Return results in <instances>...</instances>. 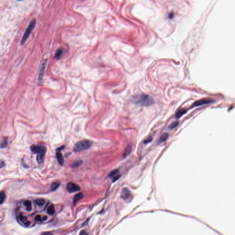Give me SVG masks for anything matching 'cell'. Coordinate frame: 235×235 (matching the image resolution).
<instances>
[{"label": "cell", "instance_id": "cell-1", "mask_svg": "<svg viewBox=\"0 0 235 235\" xmlns=\"http://www.w3.org/2000/svg\"><path fill=\"white\" fill-rule=\"evenodd\" d=\"M131 102L134 104L142 106H149L154 103L153 98L147 94H141L136 95L132 97Z\"/></svg>", "mask_w": 235, "mask_h": 235}, {"label": "cell", "instance_id": "cell-2", "mask_svg": "<svg viewBox=\"0 0 235 235\" xmlns=\"http://www.w3.org/2000/svg\"><path fill=\"white\" fill-rule=\"evenodd\" d=\"M36 24V21L35 19H33L31 21L30 24H28V26L26 29V31L23 34L22 39L21 40L20 44L21 45H23L26 41L27 40L28 37L30 36L32 31H33L35 28Z\"/></svg>", "mask_w": 235, "mask_h": 235}, {"label": "cell", "instance_id": "cell-3", "mask_svg": "<svg viewBox=\"0 0 235 235\" xmlns=\"http://www.w3.org/2000/svg\"><path fill=\"white\" fill-rule=\"evenodd\" d=\"M92 142L90 141L83 140L77 142L73 148L74 152H80L87 150L91 147Z\"/></svg>", "mask_w": 235, "mask_h": 235}, {"label": "cell", "instance_id": "cell-4", "mask_svg": "<svg viewBox=\"0 0 235 235\" xmlns=\"http://www.w3.org/2000/svg\"><path fill=\"white\" fill-rule=\"evenodd\" d=\"M47 59H45L44 60H43V61L41 63V66H40L38 80H37L38 85H40L42 84V80H43V77L44 73V71L45 70V66L47 64Z\"/></svg>", "mask_w": 235, "mask_h": 235}, {"label": "cell", "instance_id": "cell-5", "mask_svg": "<svg viewBox=\"0 0 235 235\" xmlns=\"http://www.w3.org/2000/svg\"><path fill=\"white\" fill-rule=\"evenodd\" d=\"M212 102H213V100L212 99H207V98L200 99V100H199L195 102H194L192 106V109L195 108V107L204 105L211 104Z\"/></svg>", "mask_w": 235, "mask_h": 235}, {"label": "cell", "instance_id": "cell-6", "mask_svg": "<svg viewBox=\"0 0 235 235\" xmlns=\"http://www.w3.org/2000/svg\"><path fill=\"white\" fill-rule=\"evenodd\" d=\"M67 190L70 193H73L80 190V187L78 185L73 182L67 183L66 187Z\"/></svg>", "mask_w": 235, "mask_h": 235}, {"label": "cell", "instance_id": "cell-7", "mask_svg": "<svg viewBox=\"0 0 235 235\" xmlns=\"http://www.w3.org/2000/svg\"><path fill=\"white\" fill-rule=\"evenodd\" d=\"M131 196V191L127 188H124L121 192V197L124 200H126L130 198Z\"/></svg>", "mask_w": 235, "mask_h": 235}, {"label": "cell", "instance_id": "cell-8", "mask_svg": "<svg viewBox=\"0 0 235 235\" xmlns=\"http://www.w3.org/2000/svg\"><path fill=\"white\" fill-rule=\"evenodd\" d=\"M46 152H47V148H45L40 153H39V154H37V156H36V160H37V162L39 164L43 163Z\"/></svg>", "mask_w": 235, "mask_h": 235}, {"label": "cell", "instance_id": "cell-9", "mask_svg": "<svg viewBox=\"0 0 235 235\" xmlns=\"http://www.w3.org/2000/svg\"><path fill=\"white\" fill-rule=\"evenodd\" d=\"M45 147L42 146L40 145H33L31 146V150L32 152H33L35 154H39V153H40L42 150H43L45 148Z\"/></svg>", "mask_w": 235, "mask_h": 235}, {"label": "cell", "instance_id": "cell-10", "mask_svg": "<svg viewBox=\"0 0 235 235\" xmlns=\"http://www.w3.org/2000/svg\"><path fill=\"white\" fill-rule=\"evenodd\" d=\"M56 156L57 160H58L59 165H60L62 166L63 165V163H64V158H63L62 153L60 152V151L57 150Z\"/></svg>", "mask_w": 235, "mask_h": 235}, {"label": "cell", "instance_id": "cell-11", "mask_svg": "<svg viewBox=\"0 0 235 235\" xmlns=\"http://www.w3.org/2000/svg\"><path fill=\"white\" fill-rule=\"evenodd\" d=\"M187 112V110L185 109H180L178 110L175 113V117L176 118L179 119L184 115Z\"/></svg>", "mask_w": 235, "mask_h": 235}, {"label": "cell", "instance_id": "cell-12", "mask_svg": "<svg viewBox=\"0 0 235 235\" xmlns=\"http://www.w3.org/2000/svg\"><path fill=\"white\" fill-rule=\"evenodd\" d=\"M83 194L82 193H81V192H80V193L76 194V195L75 196V197H74V204H76L78 202L80 201V200H81V199H82L83 197Z\"/></svg>", "mask_w": 235, "mask_h": 235}, {"label": "cell", "instance_id": "cell-13", "mask_svg": "<svg viewBox=\"0 0 235 235\" xmlns=\"http://www.w3.org/2000/svg\"><path fill=\"white\" fill-rule=\"evenodd\" d=\"M23 205L26 207V210L27 212H30L32 210V204L30 201L26 200L23 202Z\"/></svg>", "mask_w": 235, "mask_h": 235}, {"label": "cell", "instance_id": "cell-14", "mask_svg": "<svg viewBox=\"0 0 235 235\" xmlns=\"http://www.w3.org/2000/svg\"><path fill=\"white\" fill-rule=\"evenodd\" d=\"M60 185V183L58 181H55L54 182L52 183L51 186V191H55L57 190V189L59 187Z\"/></svg>", "mask_w": 235, "mask_h": 235}, {"label": "cell", "instance_id": "cell-15", "mask_svg": "<svg viewBox=\"0 0 235 235\" xmlns=\"http://www.w3.org/2000/svg\"><path fill=\"white\" fill-rule=\"evenodd\" d=\"M169 137V134L167 133H164L161 136H160L159 139V142L160 143L165 142L168 139Z\"/></svg>", "mask_w": 235, "mask_h": 235}, {"label": "cell", "instance_id": "cell-16", "mask_svg": "<svg viewBox=\"0 0 235 235\" xmlns=\"http://www.w3.org/2000/svg\"><path fill=\"white\" fill-rule=\"evenodd\" d=\"M8 139L7 138H4L2 140V141L0 142V148H6L8 146Z\"/></svg>", "mask_w": 235, "mask_h": 235}, {"label": "cell", "instance_id": "cell-17", "mask_svg": "<svg viewBox=\"0 0 235 235\" xmlns=\"http://www.w3.org/2000/svg\"><path fill=\"white\" fill-rule=\"evenodd\" d=\"M35 202L37 205L42 206L45 204V201L44 199L40 198V199H36L35 201Z\"/></svg>", "mask_w": 235, "mask_h": 235}, {"label": "cell", "instance_id": "cell-18", "mask_svg": "<svg viewBox=\"0 0 235 235\" xmlns=\"http://www.w3.org/2000/svg\"><path fill=\"white\" fill-rule=\"evenodd\" d=\"M63 53V50L62 49H59L57 50L56 52V54L55 55V58L56 60H58L60 59V58L61 57Z\"/></svg>", "mask_w": 235, "mask_h": 235}, {"label": "cell", "instance_id": "cell-19", "mask_svg": "<svg viewBox=\"0 0 235 235\" xmlns=\"http://www.w3.org/2000/svg\"><path fill=\"white\" fill-rule=\"evenodd\" d=\"M55 211H55V208L53 205L50 206V207H49L48 210H47L48 214L51 215H53L55 213Z\"/></svg>", "mask_w": 235, "mask_h": 235}, {"label": "cell", "instance_id": "cell-20", "mask_svg": "<svg viewBox=\"0 0 235 235\" xmlns=\"http://www.w3.org/2000/svg\"><path fill=\"white\" fill-rule=\"evenodd\" d=\"M6 198V194L4 191L0 192V205L3 204Z\"/></svg>", "mask_w": 235, "mask_h": 235}, {"label": "cell", "instance_id": "cell-21", "mask_svg": "<svg viewBox=\"0 0 235 235\" xmlns=\"http://www.w3.org/2000/svg\"><path fill=\"white\" fill-rule=\"evenodd\" d=\"M131 146H128L126 148V149L124 150V153H123V156L124 158H126V157L128 155H129L130 154V153L131 152Z\"/></svg>", "mask_w": 235, "mask_h": 235}, {"label": "cell", "instance_id": "cell-22", "mask_svg": "<svg viewBox=\"0 0 235 235\" xmlns=\"http://www.w3.org/2000/svg\"><path fill=\"white\" fill-rule=\"evenodd\" d=\"M119 171L118 170H114L112 171L110 173V174H109V176L110 178H114V177L117 176V175H119Z\"/></svg>", "mask_w": 235, "mask_h": 235}, {"label": "cell", "instance_id": "cell-23", "mask_svg": "<svg viewBox=\"0 0 235 235\" xmlns=\"http://www.w3.org/2000/svg\"><path fill=\"white\" fill-rule=\"evenodd\" d=\"M82 162L81 160H78V161H76L74 162L73 163H72V165H71V166L73 168H76V167H77L79 166L80 165H81V163H82Z\"/></svg>", "mask_w": 235, "mask_h": 235}, {"label": "cell", "instance_id": "cell-24", "mask_svg": "<svg viewBox=\"0 0 235 235\" xmlns=\"http://www.w3.org/2000/svg\"><path fill=\"white\" fill-rule=\"evenodd\" d=\"M18 218L21 222H22L23 223L26 222V221H27V217L26 216L23 215V214H20V215H19V216H18Z\"/></svg>", "mask_w": 235, "mask_h": 235}, {"label": "cell", "instance_id": "cell-25", "mask_svg": "<svg viewBox=\"0 0 235 235\" xmlns=\"http://www.w3.org/2000/svg\"><path fill=\"white\" fill-rule=\"evenodd\" d=\"M178 121L174 122L172 123L169 126V128L170 129V130H173V129H175V128H176V127L178 126Z\"/></svg>", "mask_w": 235, "mask_h": 235}, {"label": "cell", "instance_id": "cell-26", "mask_svg": "<svg viewBox=\"0 0 235 235\" xmlns=\"http://www.w3.org/2000/svg\"><path fill=\"white\" fill-rule=\"evenodd\" d=\"M153 137L152 136H149V137H148L147 138V139H146L145 140H144V144H148L149 143H150L151 142V141H153Z\"/></svg>", "mask_w": 235, "mask_h": 235}, {"label": "cell", "instance_id": "cell-27", "mask_svg": "<svg viewBox=\"0 0 235 235\" xmlns=\"http://www.w3.org/2000/svg\"><path fill=\"white\" fill-rule=\"evenodd\" d=\"M35 219L37 222H40L42 220L41 216L39 214L36 215V217H35Z\"/></svg>", "mask_w": 235, "mask_h": 235}, {"label": "cell", "instance_id": "cell-28", "mask_svg": "<svg viewBox=\"0 0 235 235\" xmlns=\"http://www.w3.org/2000/svg\"><path fill=\"white\" fill-rule=\"evenodd\" d=\"M5 165V163L4 161L1 160L0 161V169H1Z\"/></svg>", "mask_w": 235, "mask_h": 235}, {"label": "cell", "instance_id": "cell-29", "mask_svg": "<svg viewBox=\"0 0 235 235\" xmlns=\"http://www.w3.org/2000/svg\"><path fill=\"white\" fill-rule=\"evenodd\" d=\"M120 175H117V176H116V177H114V178H113V182H115V181H116V180H118L119 179V178H120Z\"/></svg>", "mask_w": 235, "mask_h": 235}, {"label": "cell", "instance_id": "cell-30", "mask_svg": "<svg viewBox=\"0 0 235 235\" xmlns=\"http://www.w3.org/2000/svg\"><path fill=\"white\" fill-rule=\"evenodd\" d=\"M24 225H26V226L28 227L30 226L31 222L29 221H26V222L24 223Z\"/></svg>", "mask_w": 235, "mask_h": 235}, {"label": "cell", "instance_id": "cell-31", "mask_svg": "<svg viewBox=\"0 0 235 235\" xmlns=\"http://www.w3.org/2000/svg\"><path fill=\"white\" fill-rule=\"evenodd\" d=\"M80 235H88L87 233V232H85L84 231H81V232H80Z\"/></svg>", "mask_w": 235, "mask_h": 235}, {"label": "cell", "instance_id": "cell-32", "mask_svg": "<svg viewBox=\"0 0 235 235\" xmlns=\"http://www.w3.org/2000/svg\"><path fill=\"white\" fill-rule=\"evenodd\" d=\"M42 234H43V235H51L52 234V233H50V232H45V233H42Z\"/></svg>", "mask_w": 235, "mask_h": 235}, {"label": "cell", "instance_id": "cell-33", "mask_svg": "<svg viewBox=\"0 0 235 235\" xmlns=\"http://www.w3.org/2000/svg\"><path fill=\"white\" fill-rule=\"evenodd\" d=\"M47 219H48V217L47 216H45L43 218V219H42V220H47Z\"/></svg>", "mask_w": 235, "mask_h": 235}, {"label": "cell", "instance_id": "cell-34", "mask_svg": "<svg viewBox=\"0 0 235 235\" xmlns=\"http://www.w3.org/2000/svg\"><path fill=\"white\" fill-rule=\"evenodd\" d=\"M17 1H23V0H17Z\"/></svg>", "mask_w": 235, "mask_h": 235}]
</instances>
